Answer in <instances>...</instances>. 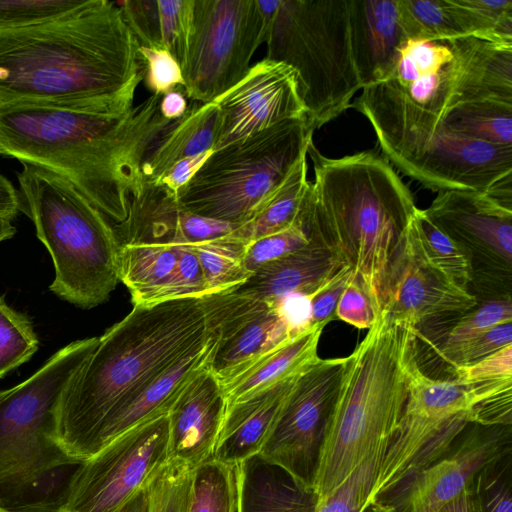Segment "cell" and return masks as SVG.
Returning <instances> with one entry per match:
<instances>
[{
  "mask_svg": "<svg viewBox=\"0 0 512 512\" xmlns=\"http://www.w3.org/2000/svg\"><path fill=\"white\" fill-rule=\"evenodd\" d=\"M117 2L85 0L52 21L0 30V105L39 103L123 114L144 79Z\"/></svg>",
  "mask_w": 512,
  "mask_h": 512,
  "instance_id": "cell-1",
  "label": "cell"
},
{
  "mask_svg": "<svg viewBox=\"0 0 512 512\" xmlns=\"http://www.w3.org/2000/svg\"><path fill=\"white\" fill-rule=\"evenodd\" d=\"M152 94L123 114L39 103L0 105V155L69 180L109 220L122 223L141 188L140 167L173 120Z\"/></svg>",
  "mask_w": 512,
  "mask_h": 512,
  "instance_id": "cell-2",
  "label": "cell"
},
{
  "mask_svg": "<svg viewBox=\"0 0 512 512\" xmlns=\"http://www.w3.org/2000/svg\"><path fill=\"white\" fill-rule=\"evenodd\" d=\"M202 297L134 305L98 342L67 384L56 436L77 463L90 458L106 419L211 332Z\"/></svg>",
  "mask_w": 512,
  "mask_h": 512,
  "instance_id": "cell-3",
  "label": "cell"
},
{
  "mask_svg": "<svg viewBox=\"0 0 512 512\" xmlns=\"http://www.w3.org/2000/svg\"><path fill=\"white\" fill-rule=\"evenodd\" d=\"M313 163L299 221L309 241L328 248L369 296L377 317L392 264L417 207L391 164L373 151L338 158L323 155L313 139Z\"/></svg>",
  "mask_w": 512,
  "mask_h": 512,
  "instance_id": "cell-4",
  "label": "cell"
},
{
  "mask_svg": "<svg viewBox=\"0 0 512 512\" xmlns=\"http://www.w3.org/2000/svg\"><path fill=\"white\" fill-rule=\"evenodd\" d=\"M361 90L351 108L368 120L386 158L412 179L449 112L495 96L488 50L473 36L407 39L389 72Z\"/></svg>",
  "mask_w": 512,
  "mask_h": 512,
  "instance_id": "cell-5",
  "label": "cell"
},
{
  "mask_svg": "<svg viewBox=\"0 0 512 512\" xmlns=\"http://www.w3.org/2000/svg\"><path fill=\"white\" fill-rule=\"evenodd\" d=\"M417 329L381 311L355 350L344 358L313 490L325 502L374 452L387 447L407 399L408 369Z\"/></svg>",
  "mask_w": 512,
  "mask_h": 512,
  "instance_id": "cell-6",
  "label": "cell"
},
{
  "mask_svg": "<svg viewBox=\"0 0 512 512\" xmlns=\"http://www.w3.org/2000/svg\"><path fill=\"white\" fill-rule=\"evenodd\" d=\"M21 164L20 212L31 219L52 258L55 276L49 290L84 309L104 303L120 281L114 226L65 177Z\"/></svg>",
  "mask_w": 512,
  "mask_h": 512,
  "instance_id": "cell-7",
  "label": "cell"
},
{
  "mask_svg": "<svg viewBox=\"0 0 512 512\" xmlns=\"http://www.w3.org/2000/svg\"><path fill=\"white\" fill-rule=\"evenodd\" d=\"M265 58L296 73L305 120L315 131L351 108L362 89L350 31V0H278Z\"/></svg>",
  "mask_w": 512,
  "mask_h": 512,
  "instance_id": "cell-8",
  "label": "cell"
},
{
  "mask_svg": "<svg viewBox=\"0 0 512 512\" xmlns=\"http://www.w3.org/2000/svg\"><path fill=\"white\" fill-rule=\"evenodd\" d=\"M97 342L98 337L71 342L32 376L0 391V497L24 493L57 470L80 464L57 440V409Z\"/></svg>",
  "mask_w": 512,
  "mask_h": 512,
  "instance_id": "cell-9",
  "label": "cell"
},
{
  "mask_svg": "<svg viewBox=\"0 0 512 512\" xmlns=\"http://www.w3.org/2000/svg\"><path fill=\"white\" fill-rule=\"evenodd\" d=\"M313 133L305 118L289 120L213 150L177 200L198 216L242 225L280 185Z\"/></svg>",
  "mask_w": 512,
  "mask_h": 512,
  "instance_id": "cell-10",
  "label": "cell"
},
{
  "mask_svg": "<svg viewBox=\"0 0 512 512\" xmlns=\"http://www.w3.org/2000/svg\"><path fill=\"white\" fill-rule=\"evenodd\" d=\"M274 1L193 0L184 57L180 64L186 97L214 101L250 69L264 43Z\"/></svg>",
  "mask_w": 512,
  "mask_h": 512,
  "instance_id": "cell-11",
  "label": "cell"
},
{
  "mask_svg": "<svg viewBox=\"0 0 512 512\" xmlns=\"http://www.w3.org/2000/svg\"><path fill=\"white\" fill-rule=\"evenodd\" d=\"M473 420L468 391L453 380H435L414 357L407 399L383 457L373 498H378L444 455Z\"/></svg>",
  "mask_w": 512,
  "mask_h": 512,
  "instance_id": "cell-12",
  "label": "cell"
},
{
  "mask_svg": "<svg viewBox=\"0 0 512 512\" xmlns=\"http://www.w3.org/2000/svg\"><path fill=\"white\" fill-rule=\"evenodd\" d=\"M168 440L167 415L120 435L77 465L58 512H116L168 462Z\"/></svg>",
  "mask_w": 512,
  "mask_h": 512,
  "instance_id": "cell-13",
  "label": "cell"
},
{
  "mask_svg": "<svg viewBox=\"0 0 512 512\" xmlns=\"http://www.w3.org/2000/svg\"><path fill=\"white\" fill-rule=\"evenodd\" d=\"M344 358H319L300 372L258 454L313 489Z\"/></svg>",
  "mask_w": 512,
  "mask_h": 512,
  "instance_id": "cell-14",
  "label": "cell"
},
{
  "mask_svg": "<svg viewBox=\"0 0 512 512\" xmlns=\"http://www.w3.org/2000/svg\"><path fill=\"white\" fill-rule=\"evenodd\" d=\"M512 453V425L471 423L440 458L375 498L392 512H437L489 463Z\"/></svg>",
  "mask_w": 512,
  "mask_h": 512,
  "instance_id": "cell-15",
  "label": "cell"
},
{
  "mask_svg": "<svg viewBox=\"0 0 512 512\" xmlns=\"http://www.w3.org/2000/svg\"><path fill=\"white\" fill-rule=\"evenodd\" d=\"M202 299L217 333L208 369L221 385L299 335L286 320L280 302L234 289L206 294Z\"/></svg>",
  "mask_w": 512,
  "mask_h": 512,
  "instance_id": "cell-16",
  "label": "cell"
},
{
  "mask_svg": "<svg viewBox=\"0 0 512 512\" xmlns=\"http://www.w3.org/2000/svg\"><path fill=\"white\" fill-rule=\"evenodd\" d=\"M386 448L367 457L325 502L259 455L236 465L237 512H360L373 498Z\"/></svg>",
  "mask_w": 512,
  "mask_h": 512,
  "instance_id": "cell-17",
  "label": "cell"
},
{
  "mask_svg": "<svg viewBox=\"0 0 512 512\" xmlns=\"http://www.w3.org/2000/svg\"><path fill=\"white\" fill-rule=\"evenodd\" d=\"M214 102L219 109V124L213 150L306 116L295 71L267 58L251 66Z\"/></svg>",
  "mask_w": 512,
  "mask_h": 512,
  "instance_id": "cell-18",
  "label": "cell"
},
{
  "mask_svg": "<svg viewBox=\"0 0 512 512\" xmlns=\"http://www.w3.org/2000/svg\"><path fill=\"white\" fill-rule=\"evenodd\" d=\"M424 211L460 246L471 265L477 255L511 273L512 208L486 193L449 190L439 192Z\"/></svg>",
  "mask_w": 512,
  "mask_h": 512,
  "instance_id": "cell-19",
  "label": "cell"
},
{
  "mask_svg": "<svg viewBox=\"0 0 512 512\" xmlns=\"http://www.w3.org/2000/svg\"><path fill=\"white\" fill-rule=\"evenodd\" d=\"M477 305V298L426 266L404 242L388 276L381 311L392 322L415 328L436 316L463 313Z\"/></svg>",
  "mask_w": 512,
  "mask_h": 512,
  "instance_id": "cell-20",
  "label": "cell"
},
{
  "mask_svg": "<svg viewBox=\"0 0 512 512\" xmlns=\"http://www.w3.org/2000/svg\"><path fill=\"white\" fill-rule=\"evenodd\" d=\"M238 226L198 216L165 187L143 184L130 196L128 216L114 226L119 243L198 244L226 236Z\"/></svg>",
  "mask_w": 512,
  "mask_h": 512,
  "instance_id": "cell-21",
  "label": "cell"
},
{
  "mask_svg": "<svg viewBox=\"0 0 512 512\" xmlns=\"http://www.w3.org/2000/svg\"><path fill=\"white\" fill-rule=\"evenodd\" d=\"M227 401L208 367L184 388L170 411L168 461L195 468L213 456Z\"/></svg>",
  "mask_w": 512,
  "mask_h": 512,
  "instance_id": "cell-22",
  "label": "cell"
},
{
  "mask_svg": "<svg viewBox=\"0 0 512 512\" xmlns=\"http://www.w3.org/2000/svg\"><path fill=\"white\" fill-rule=\"evenodd\" d=\"M210 322L211 332L203 342L194 346L106 419L95 437L90 457L134 427L168 414L188 383L208 367L217 341L211 319Z\"/></svg>",
  "mask_w": 512,
  "mask_h": 512,
  "instance_id": "cell-23",
  "label": "cell"
},
{
  "mask_svg": "<svg viewBox=\"0 0 512 512\" xmlns=\"http://www.w3.org/2000/svg\"><path fill=\"white\" fill-rule=\"evenodd\" d=\"M352 50L362 88L391 69L398 47L407 38L398 0H350Z\"/></svg>",
  "mask_w": 512,
  "mask_h": 512,
  "instance_id": "cell-24",
  "label": "cell"
},
{
  "mask_svg": "<svg viewBox=\"0 0 512 512\" xmlns=\"http://www.w3.org/2000/svg\"><path fill=\"white\" fill-rule=\"evenodd\" d=\"M297 375L227 405L212 457L236 466L258 455Z\"/></svg>",
  "mask_w": 512,
  "mask_h": 512,
  "instance_id": "cell-25",
  "label": "cell"
},
{
  "mask_svg": "<svg viewBox=\"0 0 512 512\" xmlns=\"http://www.w3.org/2000/svg\"><path fill=\"white\" fill-rule=\"evenodd\" d=\"M341 267L332 252L313 241L259 267L237 292L271 302L310 296Z\"/></svg>",
  "mask_w": 512,
  "mask_h": 512,
  "instance_id": "cell-26",
  "label": "cell"
},
{
  "mask_svg": "<svg viewBox=\"0 0 512 512\" xmlns=\"http://www.w3.org/2000/svg\"><path fill=\"white\" fill-rule=\"evenodd\" d=\"M218 124L219 109L214 101L188 107L147 151L140 167L141 184H156L178 161L213 150Z\"/></svg>",
  "mask_w": 512,
  "mask_h": 512,
  "instance_id": "cell-27",
  "label": "cell"
},
{
  "mask_svg": "<svg viewBox=\"0 0 512 512\" xmlns=\"http://www.w3.org/2000/svg\"><path fill=\"white\" fill-rule=\"evenodd\" d=\"M454 371V380L471 396L474 423L512 425V343Z\"/></svg>",
  "mask_w": 512,
  "mask_h": 512,
  "instance_id": "cell-28",
  "label": "cell"
},
{
  "mask_svg": "<svg viewBox=\"0 0 512 512\" xmlns=\"http://www.w3.org/2000/svg\"><path fill=\"white\" fill-rule=\"evenodd\" d=\"M117 4L140 47L165 49L181 64L193 0H126Z\"/></svg>",
  "mask_w": 512,
  "mask_h": 512,
  "instance_id": "cell-29",
  "label": "cell"
},
{
  "mask_svg": "<svg viewBox=\"0 0 512 512\" xmlns=\"http://www.w3.org/2000/svg\"><path fill=\"white\" fill-rule=\"evenodd\" d=\"M324 326H313L280 345L246 371L221 385L227 405L294 377L319 359Z\"/></svg>",
  "mask_w": 512,
  "mask_h": 512,
  "instance_id": "cell-30",
  "label": "cell"
},
{
  "mask_svg": "<svg viewBox=\"0 0 512 512\" xmlns=\"http://www.w3.org/2000/svg\"><path fill=\"white\" fill-rule=\"evenodd\" d=\"M179 244L133 242L119 248V279L133 305L159 303L177 264Z\"/></svg>",
  "mask_w": 512,
  "mask_h": 512,
  "instance_id": "cell-31",
  "label": "cell"
},
{
  "mask_svg": "<svg viewBox=\"0 0 512 512\" xmlns=\"http://www.w3.org/2000/svg\"><path fill=\"white\" fill-rule=\"evenodd\" d=\"M307 174L305 150L259 212L248 222L238 226L231 235L249 243L282 231L299 221L310 185Z\"/></svg>",
  "mask_w": 512,
  "mask_h": 512,
  "instance_id": "cell-32",
  "label": "cell"
},
{
  "mask_svg": "<svg viewBox=\"0 0 512 512\" xmlns=\"http://www.w3.org/2000/svg\"><path fill=\"white\" fill-rule=\"evenodd\" d=\"M405 240L426 266L448 281L464 289L472 282L473 269L468 256L424 210L416 209L408 223Z\"/></svg>",
  "mask_w": 512,
  "mask_h": 512,
  "instance_id": "cell-33",
  "label": "cell"
},
{
  "mask_svg": "<svg viewBox=\"0 0 512 512\" xmlns=\"http://www.w3.org/2000/svg\"><path fill=\"white\" fill-rule=\"evenodd\" d=\"M440 132L512 146V103L486 100L458 105L449 112Z\"/></svg>",
  "mask_w": 512,
  "mask_h": 512,
  "instance_id": "cell-34",
  "label": "cell"
},
{
  "mask_svg": "<svg viewBox=\"0 0 512 512\" xmlns=\"http://www.w3.org/2000/svg\"><path fill=\"white\" fill-rule=\"evenodd\" d=\"M231 233L192 245L204 273L207 294L238 288L252 275L243 262L247 243Z\"/></svg>",
  "mask_w": 512,
  "mask_h": 512,
  "instance_id": "cell-35",
  "label": "cell"
},
{
  "mask_svg": "<svg viewBox=\"0 0 512 512\" xmlns=\"http://www.w3.org/2000/svg\"><path fill=\"white\" fill-rule=\"evenodd\" d=\"M407 39L449 42L465 37L449 0H398Z\"/></svg>",
  "mask_w": 512,
  "mask_h": 512,
  "instance_id": "cell-36",
  "label": "cell"
},
{
  "mask_svg": "<svg viewBox=\"0 0 512 512\" xmlns=\"http://www.w3.org/2000/svg\"><path fill=\"white\" fill-rule=\"evenodd\" d=\"M188 512H237L236 466L213 457L196 466Z\"/></svg>",
  "mask_w": 512,
  "mask_h": 512,
  "instance_id": "cell-37",
  "label": "cell"
},
{
  "mask_svg": "<svg viewBox=\"0 0 512 512\" xmlns=\"http://www.w3.org/2000/svg\"><path fill=\"white\" fill-rule=\"evenodd\" d=\"M466 36L512 45V0H449Z\"/></svg>",
  "mask_w": 512,
  "mask_h": 512,
  "instance_id": "cell-38",
  "label": "cell"
},
{
  "mask_svg": "<svg viewBox=\"0 0 512 512\" xmlns=\"http://www.w3.org/2000/svg\"><path fill=\"white\" fill-rule=\"evenodd\" d=\"M32 322L0 296V378L27 362L38 350Z\"/></svg>",
  "mask_w": 512,
  "mask_h": 512,
  "instance_id": "cell-39",
  "label": "cell"
},
{
  "mask_svg": "<svg viewBox=\"0 0 512 512\" xmlns=\"http://www.w3.org/2000/svg\"><path fill=\"white\" fill-rule=\"evenodd\" d=\"M194 468L168 461L146 486V512H188Z\"/></svg>",
  "mask_w": 512,
  "mask_h": 512,
  "instance_id": "cell-40",
  "label": "cell"
},
{
  "mask_svg": "<svg viewBox=\"0 0 512 512\" xmlns=\"http://www.w3.org/2000/svg\"><path fill=\"white\" fill-rule=\"evenodd\" d=\"M470 493L473 512H512V453L482 468Z\"/></svg>",
  "mask_w": 512,
  "mask_h": 512,
  "instance_id": "cell-41",
  "label": "cell"
},
{
  "mask_svg": "<svg viewBox=\"0 0 512 512\" xmlns=\"http://www.w3.org/2000/svg\"><path fill=\"white\" fill-rule=\"evenodd\" d=\"M85 0H0V30L27 27L61 18Z\"/></svg>",
  "mask_w": 512,
  "mask_h": 512,
  "instance_id": "cell-42",
  "label": "cell"
},
{
  "mask_svg": "<svg viewBox=\"0 0 512 512\" xmlns=\"http://www.w3.org/2000/svg\"><path fill=\"white\" fill-rule=\"evenodd\" d=\"M512 322L510 295L490 300L461 317L447 333L440 354L500 324Z\"/></svg>",
  "mask_w": 512,
  "mask_h": 512,
  "instance_id": "cell-43",
  "label": "cell"
},
{
  "mask_svg": "<svg viewBox=\"0 0 512 512\" xmlns=\"http://www.w3.org/2000/svg\"><path fill=\"white\" fill-rule=\"evenodd\" d=\"M309 238L297 221L290 227L247 243L244 252V266L252 274L266 263L277 260L306 246Z\"/></svg>",
  "mask_w": 512,
  "mask_h": 512,
  "instance_id": "cell-44",
  "label": "cell"
},
{
  "mask_svg": "<svg viewBox=\"0 0 512 512\" xmlns=\"http://www.w3.org/2000/svg\"><path fill=\"white\" fill-rule=\"evenodd\" d=\"M207 294V286L199 259L188 244H179V255L174 274L163 292L160 302L202 297Z\"/></svg>",
  "mask_w": 512,
  "mask_h": 512,
  "instance_id": "cell-45",
  "label": "cell"
},
{
  "mask_svg": "<svg viewBox=\"0 0 512 512\" xmlns=\"http://www.w3.org/2000/svg\"><path fill=\"white\" fill-rule=\"evenodd\" d=\"M512 343V322L500 324L449 350L441 356L454 368L471 365Z\"/></svg>",
  "mask_w": 512,
  "mask_h": 512,
  "instance_id": "cell-46",
  "label": "cell"
},
{
  "mask_svg": "<svg viewBox=\"0 0 512 512\" xmlns=\"http://www.w3.org/2000/svg\"><path fill=\"white\" fill-rule=\"evenodd\" d=\"M139 56L144 67L147 88L153 94H162L184 86L181 67L172 54L165 49L140 47Z\"/></svg>",
  "mask_w": 512,
  "mask_h": 512,
  "instance_id": "cell-47",
  "label": "cell"
},
{
  "mask_svg": "<svg viewBox=\"0 0 512 512\" xmlns=\"http://www.w3.org/2000/svg\"><path fill=\"white\" fill-rule=\"evenodd\" d=\"M335 317L358 329H370L378 318L369 296L353 274L338 300Z\"/></svg>",
  "mask_w": 512,
  "mask_h": 512,
  "instance_id": "cell-48",
  "label": "cell"
},
{
  "mask_svg": "<svg viewBox=\"0 0 512 512\" xmlns=\"http://www.w3.org/2000/svg\"><path fill=\"white\" fill-rule=\"evenodd\" d=\"M350 268L341 267L332 277L322 284L310 298L311 325L326 326L336 319L335 309L349 279L352 276Z\"/></svg>",
  "mask_w": 512,
  "mask_h": 512,
  "instance_id": "cell-49",
  "label": "cell"
},
{
  "mask_svg": "<svg viewBox=\"0 0 512 512\" xmlns=\"http://www.w3.org/2000/svg\"><path fill=\"white\" fill-rule=\"evenodd\" d=\"M213 150L182 159L175 163L156 183L177 197L179 190L184 187L211 156Z\"/></svg>",
  "mask_w": 512,
  "mask_h": 512,
  "instance_id": "cell-50",
  "label": "cell"
},
{
  "mask_svg": "<svg viewBox=\"0 0 512 512\" xmlns=\"http://www.w3.org/2000/svg\"><path fill=\"white\" fill-rule=\"evenodd\" d=\"M20 212L18 190L0 173V217L13 220Z\"/></svg>",
  "mask_w": 512,
  "mask_h": 512,
  "instance_id": "cell-51",
  "label": "cell"
},
{
  "mask_svg": "<svg viewBox=\"0 0 512 512\" xmlns=\"http://www.w3.org/2000/svg\"><path fill=\"white\" fill-rule=\"evenodd\" d=\"M184 95V93L174 89L162 96L160 112L164 118L175 120L185 114L188 104Z\"/></svg>",
  "mask_w": 512,
  "mask_h": 512,
  "instance_id": "cell-52",
  "label": "cell"
},
{
  "mask_svg": "<svg viewBox=\"0 0 512 512\" xmlns=\"http://www.w3.org/2000/svg\"><path fill=\"white\" fill-rule=\"evenodd\" d=\"M437 512H473L470 486L443 505Z\"/></svg>",
  "mask_w": 512,
  "mask_h": 512,
  "instance_id": "cell-53",
  "label": "cell"
},
{
  "mask_svg": "<svg viewBox=\"0 0 512 512\" xmlns=\"http://www.w3.org/2000/svg\"><path fill=\"white\" fill-rule=\"evenodd\" d=\"M147 497L146 487L137 492L129 501H127L116 512H146Z\"/></svg>",
  "mask_w": 512,
  "mask_h": 512,
  "instance_id": "cell-54",
  "label": "cell"
},
{
  "mask_svg": "<svg viewBox=\"0 0 512 512\" xmlns=\"http://www.w3.org/2000/svg\"><path fill=\"white\" fill-rule=\"evenodd\" d=\"M16 233V228L12 225L11 220L0 217V242L10 239Z\"/></svg>",
  "mask_w": 512,
  "mask_h": 512,
  "instance_id": "cell-55",
  "label": "cell"
},
{
  "mask_svg": "<svg viewBox=\"0 0 512 512\" xmlns=\"http://www.w3.org/2000/svg\"><path fill=\"white\" fill-rule=\"evenodd\" d=\"M360 512H392L389 507L371 498Z\"/></svg>",
  "mask_w": 512,
  "mask_h": 512,
  "instance_id": "cell-56",
  "label": "cell"
},
{
  "mask_svg": "<svg viewBox=\"0 0 512 512\" xmlns=\"http://www.w3.org/2000/svg\"><path fill=\"white\" fill-rule=\"evenodd\" d=\"M0 512H12V511H10L8 508H5L0 505Z\"/></svg>",
  "mask_w": 512,
  "mask_h": 512,
  "instance_id": "cell-57",
  "label": "cell"
}]
</instances>
